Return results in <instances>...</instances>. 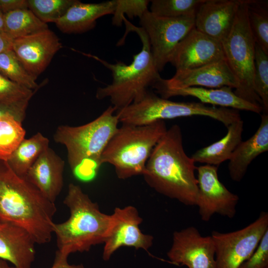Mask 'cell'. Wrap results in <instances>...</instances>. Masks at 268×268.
Masks as SVG:
<instances>
[{
	"label": "cell",
	"mask_w": 268,
	"mask_h": 268,
	"mask_svg": "<svg viewBox=\"0 0 268 268\" xmlns=\"http://www.w3.org/2000/svg\"><path fill=\"white\" fill-rule=\"evenodd\" d=\"M246 1L249 24L255 43L268 54V2Z\"/></svg>",
	"instance_id": "obj_26"
},
{
	"label": "cell",
	"mask_w": 268,
	"mask_h": 268,
	"mask_svg": "<svg viewBox=\"0 0 268 268\" xmlns=\"http://www.w3.org/2000/svg\"><path fill=\"white\" fill-rule=\"evenodd\" d=\"M55 203L48 200L25 177L0 160V220L25 229L36 244L50 242Z\"/></svg>",
	"instance_id": "obj_2"
},
{
	"label": "cell",
	"mask_w": 268,
	"mask_h": 268,
	"mask_svg": "<svg viewBox=\"0 0 268 268\" xmlns=\"http://www.w3.org/2000/svg\"><path fill=\"white\" fill-rule=\"evenodd\" d=\"M112 223L104 242L103 259L108 261L121 247H132L145 251L152 246L153 237L143 233L139 226L142 222L137 209L132 205L116 207L111 214Z\"/></svg>",
	"instance_id": "obj_13"
},
{
	"label": "cell",
	"mask_w": 268,
	"mask_h": 268,
	"mask_svg": "<svg viewBox=\"0 0 268 268\" xmlns=\"http://www.w3.org/2000/svg\"><path fill=\"white\" fill-rule=\"evenodd\" d=\"M62 47L59 37L48 29L14 39L12 50L26 69L37 79Z\"/></svg>",
	"instance_id": "obj_15"
},
{
	"label": "cell",
	"mask_w": 268,
	"mask_h": 268,
	"mask_svg": "<svg viewBox=\"0 0 268 268\" xmlns=\"http://www.w3.org/2000/svg\"><path fill=\"white\" fill-rule=\"evenodd\" d=\"M0 268H15L12 266H9L8 262L0 259Z\"/></svg>",
	"instance_id": "obj_40"
},
{
	"label": "cell",
	"mask_w": 268,
	"mask_h": 268,
	"mask_svg": "<svg viewBox=\"0 0 268 268\" xmlns=\"http://www.w3.org/2000/svg\"><path fill=\"white\" fill-rule=\"evenodd\" d=\"M115 7V0L99 3H83L76 0L55 23L63 33H83L93 29L98 18L112 14Z\"/></svg>",
	"instance_id": "obj_21"
},
{
	"label": "cell",
	"mask_w": 268,
	"mask_h": 268,
	"mask_svg": "<svg viewBox=\"0 0 268 268\" xmlns=\"http://www.w3.org/2000/svg\"><path fill=\"white\" fill-rule=\"evenodd\" d=\"M0 32L4 33V14L0 9Z\"/></svg>",
	"instance_id": "obj_39"
},
{
	"label": "cell",
	"mask_w": 268,
	"mask_h": 268,
	"mask_svg": "<svg viewBox=\"0 0 268 268\" xmlns=\"http://www.w3.org/2000/svg\"><path fill=\"white\" fill-rule=\"evenodd\" d=\"M68 256L57 251L55 259L50 268H84L82 264L70 265L67 262Z\"/></svg>",
	"instance_id": "obj_37"
},
{
	"label": "cell",
	"mask_w": 268,
	"mask_h": 268,
	"mask_svg": "<svg viewBox=\"0 0 268 268\" xmlns=\"http://www.w3.org/2000/svg\"><path fill=\"white\" fill-rule=\"evenodd\" d=\"M63 202L69 209V216L64 222L53 224L58 251L68 257L104 243L112 223L111 214L102 212L98 204L79 186L73 183L68 185Z\"/></svg>",
	"instance_id": "obj_5"
},
{
	"label": "cell",
	"mask_w": 268,
	"mask_h": 268,
	"mask_svg": "<svg viewBox=\"0 0 268 268\" xmlns=\"http://www.w3.org/2000/svg\"><path fill=\"white\" fill-rule=\"evenodd\" d=\"M76 0H28V8L42 21L55 23Z\"/></svg>",
	"instance_id": "obj_30"
},
{
	"label": "cell",
	"mask_w": 268,
	"mask_h": 268,
	"mask_svg": "<svg viewBox=\"0 0 268 268\" xmlns=\"http://www.w3.org/2000/svg\"><path fill=\"white\" fill-rule=\"evenodd\" d=\"M196 170L198 190L196 205L201 220L208 221L215 213L233 218L239 197L220 181L218 166L206 164L197 167Z\"/></svg>",
	"instance_id": "obj_11"
},
{
	"label": "cell",
	"mask_w": 268,
	"mask_h": 268,
	"mask_svg": "<svg viewBox=\"0 0 268 268\" xmlns=\"http://www.w3.org/2000/svg\"><path fill=\"white\" fill-rule=\"evenodd\" d=\"M47 23L40 20L29 8L4 14V30L13 40L48 29Z\"/></svg>",
	"instance_id": "obj_25"
},
{
	"label": "cell",
	"mask_w": 268,
	"mask_h": 268,
	"mask_svg": "<svg viewBox=\"0 0 268 268\" xmlns=\"http://www.w3.org/2000/svg\"><path fill=\"white\" fill-rule=\"evenodd\" d=\"M224 60L221 43L195 28L178 45L169 63L177 71L194 69Z\"/></svg>",
	"instance_id": "obj_16"
},
{
	"label": "cell",
	"mask_w": 268,
	"mask_h": 268,
	"mask_svg": "<svg viewBox=\"0 0 268 268\" xmlns=\"http://www.w3.org/2000/svg\"><path fill=\"white\" fill-rule=\"evenodd\" d=\"M232 88L224 86L220 88H207L201 87H189L181 89L155 88L162 98L177 96H192L198 99L201 103L213 106L228 108L237 110H245L260 114L263 107L252 104L237 96Z\"/></svg>",
	"instance_id": "obj_20"
},
{
	"label": "cell",
	"mask_w": 268,
	"mask_h": 268,
	"mask_svg": "<svg viewBox=\"0 0 268 268\" xmlns=\"http://www.w3.org/2000/svg\"><path fill=\"white\" fill-rule=\"evenodd\" d=\"M28 103L26 102L15 105L0 103V118L5 115H11L22 122L25 117Z\"/></svg>",
	"instance_id": "obj_35"
},
{
	"label": "cell",
	"mask_w": 268,
	"mask_h": 268,
	"mask_svg": "<svg viewBox=\"0 0 268 268\" xmlns=\"http://www.w3.org/2000/svg\"><path fill=\"white\" fill-rule=\"evenodd\" d=\"M150 0H115V7L112 14V23L114 26L120 27L123 22V17L126 15L131 19L139 18L148 10Z\"/></svg>",
	"instance_id": "obj_33"
},
{
	"label": "cell",
	"mask_w": 268,
	"mask_h": 268,
	"mask_svg": "<svg viewBox=\"0 0 268 268\" xmlns=\"http://www.w3.org/2000/svg\"><path fill=\"white\" fill-rule=\"evenodd\" d=\"M238 268H268V230L254 252Z\"/></svg>",
	"instance_id": "obj_34"
},
{
	"label": "cell",
	"mask_w": 268,
	"mask_h": 268,
	"mask_svg": "<svg viewBox=\"0 0 268 268\" xmlns=\"http://www.w3.org/2000/svg\"><path fill=\"white\" fill-rule=\"evenodd\" d=\"M221 45L225 60L238 82L234 92L240 98L262 107L254 89L256 43L249 24L246 0H241L233 27Z\"/></svg>",
	"instance_id": "obj_8"
},
{
	"label": "cell",
	"mask_w": 268,
	"mask_h": 268,
	"mask_svg": "<svg viewBox=\"0 0 268 268\" xmlns=\"http://www.w3.org/2000/svg\"><path fill=\"white\" fill-rule=\"evenodd\" d=\"M123 22L126 25V32L120 40V43L123 44L127 35L133 31L139 36L142 45L140 51L133 56L131 64L127 65L121 61L111 64L91 54L77 51L99 62L111 71V83L99 87L96 97L99 100L109 98L117 110L138 102L148 88L161 78L155 67L149 39L145 31L141 27L131 24L125 16Z\"/></svg>",
	"instance_id": "obj_3"
},
{
	"label": "cell",
	"mask_w": 268,
	"mask_h": 268,
	"mask_svg": "<svg viewBox=\"0 0 268 268\" xmlns=\"http://www.w3.org/2000/svg\"><path fill=\"white\" fill-rule=\"evenodd\" d=\"M268 230V213L262 212L245 227L235 231L211 234L215 247L216 268H238L254 252Z\"/></svg>",
	"instance_id": "obj_10"
},
{
	"label": "cell",
	"mask_w": 268,
	"mask_h": 268,
	"mask_svg": "<svg viewBox=\"0 0 268 268\" xmlns=\"http://www.w3.org/2000/svg\"><path fill=\"white\" fill-rule=\"evenodd\" d=\"M28 8V0H0V9L3 14Z\"/></svg>",
	"instance_id": "obj_36"
},
{
	"label": "cell",
	"mask_w": 268,
	"mask_h": 268,
	"mask_svg": "<svg viewBox=\"0 0 268 268\" xmlns=\"http://www.w3.org/2000/svg\"><path fill=\"white\" fill-rule=\"evenodd\" d=\"M204 0H152L149 10L161 17L176 18L196 14Z\"/></svg>",
	"instance_id": "obj_29"
},
{
	"label": "cell",
	"mask_w": 268,
	"mask_h": 268,
	"mask_svg": "<svg viewBox=\"0 0 268 268\" xmlns=\"http://www.w3.org/2000/svg\"><path fill=\"white\" fill-rule=\"evenodd\" d=\"M65 161L50 147L39 156L25 177L50 201H55L64 184Z\"/></svg>",
	"instance_id": "obj_19"
},
{
	"label": "cell",
	"mask_w": 268,
	"mask_h": 268,
	"mask_svg": "<svg viewBox=\"0 0 268 268\" xmlns=\"http://www.w3.org/2000/svg\"><path fill=\"white\" fill-rule=\"evenodd\" d=\"M13 40L6 33L0 32V53L12 49Z\"/></svg>",
	"instance_id": "obj_38"
},
{
	"label": "cell",
	"mask_w": 268,
	"mask_h": 268,
	"mask_svg": "<svg viewBox=\"0 0 268 268\" xmlns=\"http://www.w3.org/2000/svg\"><path fill=\"white\" fill-rule=\"evenodd\" d=\"M36 242L24 228L0 220V259L15 268H31L36 256Z\"/></svg>",
	"instance_id": "obj_18"
},
{
	"label": "cell",
	"mask_w": 268,
	"mask_h": 268,
	"mask_svg": "<svg viewBox=\"0 0 268 268\" xmlns=\"http://www.w3.org/2000/svg\"><path fill=\"white\" fill-rule=\"evenodd\" d=\"M49 147V140L40 132L24 138L7 161L18 175L25 177L41 153Z\"/></svg>",
	"instance_id": "obj_24"
},
{
	"label": "cell",
	"mask_w": 268,
	"mask_h": 268,
	"mask_svg": "<svg viewBox=\"0 0 268 268\" xmlns=\"http://www.w3.org/2000/svg\"><path fill=\"white\" fill-rule=\"evenodd\" d=\"M0 72L9 79L31 90L37 89L36 78L25 68L12 49L0 53Z\"/></svg>",
	"instance_id": "obj_28"
},
{
	"label": "cell",
	"mask_w": 268,
	"mask_h": 268,
	"mask_svg": "<svg viewBox=\"0 0 268 268\" xmlns=\"http://www.w3.org/2000/svg\"><path fill=\"white\" fill-rule=\"evenodd\" d=\"M197 168L184 150L180 126L173 125L153 148L143 176L147 185L159 194L194 206L198 190Z\"/></svg>",
	"instance_id": "obj_1"
},
{
	"label": "cell",
	"mask_w": 268,
	"mask_h": 268,
	"mask_svg": "<svg viewBox=\"0 0 268 268\" xmlns=\"http://www.w3.org/2000/svg\"><path fill=\"white\" fill-rule=\"evenodd\" d=\"M241 0H204L195 15V28L222 43L228 36Z\"/></svg>",
	"instance_id": "obj_17"
},
{
	"label": "cell",
	"mask_w": 268,
	"mask_h": 268,
	"mask_svg": "<svg viewBox=\"0 0 268 268\" xmlns=\"http://www.w3.org/2000/svg\"><path fill=\"white\" fill-rule=\"evenodd\" d=\"M116 111L111 105L86 124L57 128L53 138L66 148L69 166L77 179L89 182L97 174L102 154L119 127Z\"/></svg>",
	"instance_id": "obj_4"
},
{
	"label": "cell",
	"mask_w": 268,
	"mask_h": 268,
	"mask_svg": "<svg viewBox=\"0 0 268 268\" xmlns=\"http://www.w3.org/2000/svg\"><path fill=\"white\" fill-rule=\"evenodd\" d=\"M167 130L163 120L142 126L122 124L103 152L101 164L112 165L120 179L143 175L153 148Z\"/></svg>",
	"instance_id": "obj_6"
},
{
	"label": "cell",
	"mask_w": 268,
	"mask_h": 268,
	"mask_svg": "<svg viewBox=\"0 0 268 268\" xmlns=\"http://www.w3.org/2000/svg\"><path fill=\"white\" fill-rule=\"evenodd\" d=\"M34 93V90L9 79L0 72V103L15 105L29 102Z\"/></svg>",
	"instance_id": "obj_32"
},
{
	"label": "cell",
	"mask_w": 268,
	"mask_h": 268,
	"mask_svg": "<svg viewBox=\"0 0 268 268\" xmlns=\"http://www.w3.org/2000/svg\"><path fill=\"white\" fill-rule=\"evenodd\" d=\"M119 123L142 126L158 121L195 116L212 118L226 127L241 119L238 110L210 106L201 102H176L158 96L148 90L138 102L117 110Z\"/></svg>",
	"instance_id": "obj_7"
},
{
	"label": "cell",
	"mask_w": 268,
	"mask_h": 268,
	"mask_svg": "<svg viewBox=\"0 0 268 268\" xmlns=\"http://www.w3.org/2000/svg\"><path fill=\"white\" fill-rule=\"evenodd\" d=\"M268 150V114L265 112L257 131L247 140L241 141L229 160L228 168L231 179L240 182L253 160Z\"/></svg>",
	"instance_id": "obj_22"
},
{
	"label": "cell",
	"mask_w": 268,
	"mask_h": 268,
	"mask_svg": "<svg viewBox=\"0 0 268 268\" xmlns=\"http://www.w3.org/2000/svg\"><path fill=\"white\" fill-rule=\"evenodd\" d=\"M227 86L236 89L238 82L225 60L194 69L176 71L171 78H161L153 88L181 89L189 87L209 88Z\"/></svg>",
	"instance_id": "obj_14"
},
{
	"label": "cell",
	"mask_w": 268,
	"mask_h": 268,
	"mask_svg": "<svg viewBox=\"0 0 268 268\" xmlns=\"http://www.w3.org/2000/svg\"><path fill=\"white\" fill-rule=\"evenodd\" d=\"M244 122L235 121L227 128L226 135L220 140L196 151L192 158L196 162L219 166L229 160L234 151L242 141Z\"/></svg>",
	"instance_id": "obj_23"
},
{
	"label": "cell",
	"mask_w": 268,
	"mask_h": 268,
	"mask_svg": "<svg viewBox=\"0 0 268 268\" xmlns=\"http://www.w3.org/2000/svg\"><path fill=\"white\" fill-rule=\"evenodd\" d=\"M22 122L11 115L0 118V160L8 161L25 138Z\"/></svg>",
	"instance_id": "obj_27"
},
{
	"label": "cell",
	"mask_w": 268,
	"mask_h": 268,
	"mask_svg": "<svg viewBox=\"0 0 268 268\" xmlns=\"http://www.w3.org/2000/svg\"><path fill=\"white\" fill-rule=\"evenodd\" d=\"M167 255L176 265L188 268H216L211 236H202L194 226L174 232L172 244Z\"/></svg>",
	"instance_id": "obj_12"
},
{
	"label": "cell",
	"mask_w": 268,
	"mask_h": 268,
	"mask_svg": "<svg viewBox=\"0 0 268 268\" xmlns=\"http://www.w3.org/2000/svg\"><path fill=\"white\" fill-rule=\"evenodd\" d=\"M195 15L165 17L148 10L139 18L140 27L148 36L153 59L159 72L170 62L179 43L195 28Z\"/></svg>",
	"instance_id": "obj_9"
},
{
	"label": "cell",
	"mask_w": 268,
	"mask_h": 268,
	"mask_svg": "<svg viewBox=\"0 0 268 268\" xmlns=\"http://www.w3.org/2000/svg\"><path fill=\"white\" fill-rule=\"evenodd\" d=\"M254 89L260 98L263 110L268 111V54L255 46Z\"/></svg>",
	"instance_id": "obj_31"
}]
</instances>
